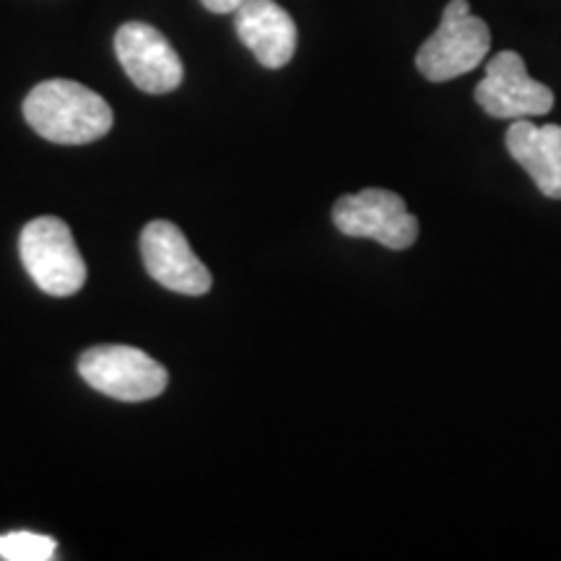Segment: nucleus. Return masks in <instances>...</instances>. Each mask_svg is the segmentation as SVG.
Instances as JSON below:
<instances>
[{
  "instance_id": "f257e3e1",
  "label": "nucleus",
  "mask_w": 561,
  "mask_h": 561,
  "mask_svg": "<svg viewBox=\"0 0 561 561\" xmlns=\"http://www.w3.org/2000/svg\"><path fill=\"white\" fill-rule=\"evenodd\" d=\"M24 117L34 133L53 144H94L112 128V110L96 91L76 81H45L24 100Z\"/></svg>"
},
{
  "instance_id": "f03ea898",
  "label": "nucleus",
  "mask_w": 561,
  "mask_h": 561,
  "mask_svg": "<svg viewBox=\"0 0 561 561\" xmlns=\"http://www.w3.org/2000/svg\"><path fill=\"white\" fill-rule=\"evenodd\" d=\"M491 47L489 24L473 16L468 0H450L437 32L416 53V68L426 81L442 83L471 73Z\"/></svg>"
},
{
  "instance_id": "7ed1b4c3",
  "label": "nucleus",
  "mask_w": 561,
  "mask_h": 561,
  "mask_svg": "<svg viewBox=\"0 0 561 561\" xmlns=\"http://www.w3.org/2000/svg\"><path fill=\"white\" fill-rule=\"evenodd\" d=\"M21 263L34 284L50 297H73L87 284V263L68 224L58 216H39L21 229Z\"/></svg>"
},
{
  "instance_id": "20e7f679",
  "label": "nucleus",
  "mask_w": 561,
  "mask_h": 561,
  "mask_svg": "<svg viewBox=\"0 0 561 561\" xmlns=\"http://www.w3.org/2000/svg\"><path fill=\"white\" fill-rule=\"evenodd\" d=\"M79 375L91 388L123 403H144L161 396L170 375L157 359L133 346H94L79 359Z\"/></svg>"
},
{
  "instance_id": "39448f33",
  "label": "nucleus",
  "mask_w": 561,
  "mask_h": 561,
  "mask_svg": "<svg viewBox=\"0 0 561 561\" xmlns=\"http://www.w3.org/2000/svg\"><path fill=\"white\" fill-rule=\"evenodd\" d=\"M333 224L354 240H375L388 250H409L419 240L416 216L398 193L382 187L343 195L333 206Z\"/></svg>"
},
{
  "instance_id": "423d86ee",
  "label": "nucleus",
  "mask_w": 561,
  "mask_h": 561,
  "mask_svg": "<svg viewBox=\"0 0 561 561\" xmlns=\"http://www.w3.org/2000/svg\"><path fill=\"white\" fill-rule=\"evenodd\" d=\"M476 102L496 121H523V117L549 115L553 91L541 81H533L525 60L517 53L504 50L489 60L486 76L476 87Z\"/></svg>"
},
{
  "instance_id": "0eeeda50",
  "label": "nucleus",
  "mask_w": 561,
  "mask_h": 561,
  "mask_svg": "<svg viewBox=\"0 0 561 561\" xmlns=\"http://www.w3.org/2000/svg\"><path fill=\"white\" fill-rule=\"evenodd\" d=\"M140 255H144L149 276L164 289L187 294V297H203L214 286L210 271L172 221H151L140 231Z\"/></svg>"
},
{
  "instance_id": "6e6552de",
  "label": "nucleus",
  "mask_w": 561,
  "mask_h": 561,
  "mask_svg": "<svg viewBox=\"0 0 561 561\" xmlns=\"http://www.w3.org/2000/svg\"><path fill=\"white\" fill-rule=\"evenodd\" d=\"M115 53L128 79L146 94H170L185 76L170 39L140 21H130L117 30Z\"/></svg>"
},
{
  "instance_id": "1a4fd4ad",
  "label": "nucleus",
  "mask_w": 561,
  "mask_h": 561,
  "mask_svg": "<svg viewBox=\"0 0 561 561\" xmlns=\"http://www.w3.org/2000/svg\"><path fill=\"white\" fill-rule=\"evenodd\" d=\"M234 26L263 68H284L297 53V24L273 0H244L234 11Z\"/></svg>"
},
{
  "instance_id": "9d476101",
  "label": "nucleus",
  "mask_w": 561,
  "mask_h": 561,
  "mask_svg": "<svg viewBox=\"0 0 561 561\" xmlns=\"http://www.w3.org/2000/svg\"><path fill=\"white\" fill-rule=\"evenodd\" d=\"M504 144L538 191L546 198L561 201V125H533L523 117L510 125Z\"/></svg>"
},
{
  "instance_id": "9b49d317",
  "label": "nucleus",
  "mask_w": 561,
  "mask_h": 561,
  "mask_svg": "<svg viewBox=\"0 0 561 561\" xmlns=\"http://www.w3.org/2000/svg\"><path fill=\"white\" fill-rule=\"evenodd\" d=\"M58 553V543L50 536L32 530H11L0 536V559L5 561H50Z\"/></svg>"
},
{
  "instance_id": "f8f14e48",
  "label": "nucleus",
  "mask_w": 561,
  "mask_h": 561,
  "mask_svg": "<svg viewBox=\"0 0 561 561\" xmlns=\"http://www.w3.org/2000/svg\"><path fill=\"white\" fill-rule=\"evenodd\" d=\"M201 3L214 13H234L244 0H201Z\"/></svg>"
}]
</instances>
